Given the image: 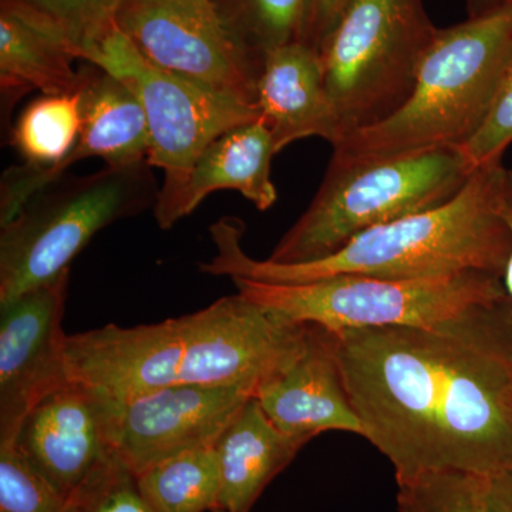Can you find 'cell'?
<instances>
[{
  "mask_svg": "<svg viewBox=\"0 0 512 512\" xmlns=\"http://www.w3.org/2000/svg\"><path fill=\"white\" fill-rule=\"evenodd\" d=\"M488 512H512V470L488 477Z\"/></svg>",
  "mask_w": 512,
  "mask_h": 512,
  "instance_id": "cell-28",
  "label": "cell"
},
{
  "mask_svg": "<svg viewBox=\"0 0 512 512\" xmlns=\"http://www.w3.org/2000/svg\"><path fill=\"white\" fill-rule=\"evenodd\" d=\"M114 403L67 379L32 407L9 444L67 501L113 451Z\"/></svg>",
  "mask_w": 512,
  "mask_h": 512,
  "instance_id": "cell-13",
  "label": "cell"
},
{
  "mask_svg": "<svg viewBox=\"0 0 512 512\" xmlns=\"http://www.w3.org/2000/svg\"><path fill=\"white\" fill-rule=\"evenodd\" d=\"M66 501L12 444L0 443V512H63Z\"/></svg>",
  "mask_w": 512,
  "mask_h": 512,
  "instance_id": "cell-25",
  "label": "cell"
},
{
  "mask_svg": "<svg viewBox=\"0 0 512 512\" xmlns=\"http://www.w3.org/2000/svg\"><path fill=\"white\" fill-rule=\"evenodd\" d=\"M66 37L15 0H0V101L3 121L23 97L73 93L82 84V69ZM10 128V126H9Z\"/></svg>",
  "mask_w": 512,
  "mask_h": 512,
  "instance_id": "cell-16",
  "label": "cell"
},
{
  "mask_svg": "<svg viewBox=\"0 0 512 512\" xmlns=\"http://www.w3.org/2000/svg\"><path fill=\"white\" fill-rule=\"evenodd\" d=\"M63 512H156L144 497L137 474L111 451L66 501Z\"/></svg>",
  "mask_w": 512,
  "mask_h": 512,
  "instance_id": "cell-24",
  "label": "cell"
},
{
  "mask_svg": "<svg viewBox=\"0 0 512 512\" xmlns=\"http://www.w3.org/2000/svg\"><path fill=\"white\" fill-rule=\"evenodd\" d=\"M248 301L299 323L343 329L436 328L508 298L503 278L484 272L423 279L336 275L306 284H266L232 278Z\"/></svg>",
  "mask_w": 512,
  "mask_h": 512,
  "instance_id": "cell-8",
  "label": "cell"
},
{
  "mask_svg": "<svg viewBox=\"0 0 512 512\" xmlns=\"http://www.w3.org/2000/svg\"><path fill=\"white\" fill-rule=\"evenodd\" d=\"M82 60L119 77L143 104L150 131L147 163L164 173L153 208L156 221L173 205L192 165L215 138L261 119L256 104L222 96L154 66L119 26L87 50Z\"/></svg>",
  "mask_w": 512,
  "mask_h": 512,
  "instance_id": "cell-9",
  "label": "cell"
},
{
  "mask_svg": "<svg viewBox=\"0 0 512 512\" xmlns=\"http://www.w3.org/2000/svg\"><path fill=\"white\" fill-rule=\"evenodd\" d=\"M224 10L239 36L259 57L275 47L301 42L311 0H229Z\"/></svg>",
  "mask_w": 512,
  "mask_h": 512,
  "instance_id": "cell-22",
  "label": "cell"
},
{
  "mask_svg": "<svg viewBox=\"0 0 512 512\" xmlns=\"http://www.w3.org/2000/svg\"><path fill=\"white\" fill-rule=\"evenodd\" d=\"M365 439L396 481L429 471L512 470V299L436 326L335 332Z\"/></svg>",
  "mask_w": 512,
  "mask_h": 512,
  "instance_id": "cell-1",
  "label": "cell"
},
{
  "mask_svg": "<svg viewBox=\"0 0 512 512\" xmlns=\"http://www.w3.org/2000/svg\"><path fill=\"white\" fill-rule=\"evenodd\" d=\"M117 26L154 66L205 89L256 104L262 59L217 0H126Z\"/></svg>",
  "mask_w": 512,
  "mask_h": 512,
  "instance_id": "cell-10",
  "label": "cell"
},
{
  "mask_svg": "<svg viewBox=\"0 0 512 512\" xmlns=\"http://www.w3.org/2000/svg\"><path fill=\"white\" fill-rule=\"evenodd\" d=\"M399 512H488V477L429 471L397 483Z\"/></svg>",
  "mask_w": 512,
  "mask_h": 512,
  "instance_id": "cell-21",
  "label": "cell"
},
{
  "mask_svg": "<svg viewBox=\"0 0 512 512\" xmlns=\"http://www.w3.org/2000/svg\"><path fill=\"white\" fill-rule=\"evenodd\" d=\"M308 329L309 323L237 293L154 325H107L67 336L64 357L69 379L114 400L173 384L244 386L256 393L301 355Z\"/></svg>",
  "mask_w": 512,
  "mask_h": 512,
  "instance_id": "cell-2",
  "label": "cell"
},
{
  "mask_svg": "<svg viewBox=\"0 0 512 512\" xmlns=\"http://www.w3.org/2000/svg\"><path fill=\"white\" fill-rule=\"evenodd\" d=\"M147 161L63 177L0 225V305L55 281L101 229L154 208L160 188Z\"/></svg>",
  "mask_w": 512,
  "mask_h": 512,
  "instance_id": "cell-6",
  "label": "cell"
},
{
  "mask_svg": "<svg viewBox=\"0 0 512 512\" xmlns=\"http://www.w3.org/2000/svg\"><path fill=\"white\" fill-rule=\"evenodd\" d=\"M512 143V56L495 93L493 104L476 134L460 148L471 170L501 163Z\"/></svg>",
  "mask_w": 512,
  "mask_h": 512,
  "instance_id": "cell-26",
  "label": "cell"
},
{
  "mask_svg": "<svg viewBox=\"0 0 512 512\" xmlns=\"http://www.w3.org/2000/svg\"><path fill=\"white\" fill-rule=\"evenodd\" d=\"M308 441L279 430L252 396L215 443L221 491L214 512H249Z\"/></svg>",
  "mask_w": 512,
  "mask_h": 512,
  "instance_id": "cell-19",
  "label": "cell"
},
{
  "mask_svg": "<svg viewBox=\"0 0 512 512\" xmlns=\"http://www.w3.org/2000/svg\"><path fill=\"white\" fill-rule=\"evenodd\" d=\"M89 64L82 69V130L72 153L52 174V183L72 165L101 158L106 165L147 161L150 151L146 111L123 80Z\"/></svg>",
  "mask_w": 512,
  "mask_h": 512,
  "instance_id": "cell-18",
  "label": "cell"
},
{
  "mask_svg": "<svg viewBox=\"0 0 512 512\" xmlns=\"http://www.w3.org/2000/svg\"><path fill=\"white\" fill-rule=\"evenodd\" d=\"M436 33L423 0L349 3L319 49L338 127L335 144L386 120L409 100Z\"/></svg>",
  "mask_w": 512,
  "mask_h": 512,
  "instance_id": "cell-7",
  "label": "cell"
},
{
  "mask_svg": "<svg viewBox=\"0 0 512 512\" xmlns=\"http://www.w3.org/2000/svg\"><path fill=\"white\" fill-rule=\"evenodd\" d=\"M512 56V2L437 29L409 100L375 126L333 146L340 160H372L458 148L484 123Z\"/></svg>",
  "mask_w": 512,
  "mask_h": 512,
  "instance_id": "cell-4",
  "label": "cell"
},
{
  "mask_svg": "<svg viewBox=\"0 0 512 512\" xmlns=\"http://www.w3.org/2000/svg\"><path fill=\"white\" fill-rule=\"evenodd\" d=\"M501 215L511 232L512 238V168H505L503 184H501ZM503 284L508 296L512 299V249L507 268L503 276Z\"/></svg>",
  "mask_w": 512,
  "mask_h": 512,
  "instance_id": "cell-29",
  "label": "cell"
},
{
  "mask_svg": "<svg viewBox=\"0 0 512 512\" xmlns=\"http://www.w3.org/2000/svg\"><path fill=\"white\" fill-rule=\"evenodd\" d=\"M350 2L352 0H311L301 42L319 52Z\"/></svg>",
  "mask_w": 512,
  "mask_h": 512,
  "instance_id": "cell-27",
  "label": "cell"
},
{
  "mask_svg": "<svg viewBox=\"0 0 512 512\" xmlns=\"http://www.w3.org/2000/svg\"><path fill=\"white\" fill-rule=\"evenodd\" d=\"M510 2H512V0H510Z\"/></svg>",
  "mask_w": 512,
  "mask_h": 512,
  "instance_id": "cell-31",
  "label": "cell"
},
{
  "mask_svg": "<svg viewBox=\"0 0 512 512\" xmlns=\"http://www.w3.org/2000/svg\"><path fill=\"white\" fill-rule=\"evenodd\" d=\"M255 392L244 386L173 384L114 403L111 446L134 473L215 446Z\"/></svg>",
  "mask_w": 512,
  "mask_h": 512,
  "instance_id": "cell-11",
  "label": "cell"
},
{
  "mask_svg": "<svg viewBox=\"0 0 512 512\" xmlns=\"http://www.w3.org/2000/svg\"><path fill=\"white\" fill-rule=\"evenodd\" d=\"M256 399L279 430L313 437L329 430L365 436L343 382L335 332L309 323L305 348L284 372L256 389Z\"/></svg>",
  "mask_w": 512,
  "mask_h": 512,
  "instance_id": "cell-14",
  "label": "cell"
},
{
  "mask_svg": "<svg viewBox=\"0 0 512 512\" xmlns=\"http://www.w3.org/2000/svg\"><path fill=\"white\" fill-rule=\"evenodd\" d=\"M144 497L156 512L217 510L221 468L217 448L185 451L138 474Z\"/></svg>",
  "mask_w": 512,
  "mask_h": 512,
  "instance_id": "cell-20",
  "label": "cell"
},
{
  "mask_svg": "<svg viewBox=\"0 0 512 512\" xmlns=\"http://www.w3.org/2000/svg\"><path fill=\"white\" fill-rule=\"evenodd\" d=\"M256 106L274 138L276 154L295 141L338 140L318 50L302 42L275 47L262 56Z\"/></svg>",
  "mask_w": 512,
  "mask_h": 512,
  "instance_id": "cell-15",
  "label": "cell"
},
{
  "mask_svg": "<svg viewBox=\"0 0 512 512\" xmlns=\"http://www.w3.org/2000/svg\"><path fill=\"white\" fill-rule=\"evenodd\" d=\"M275 154L274 138L262 119L215 138L192 165L183 190L157 221L158 227L170 229L221 190L238 191L258 210H269L278 198L271 177Z\"/></svg>",
  "mask_w": 512,
  "mask_h": 512,
  "instance_id": "cell-17",
  "label": "cell"
},
{
  "mask_svg": "<svg viewBox=\"0 0 512 512\" xmlns=\"http://www.w3.org/2000/svg\"><path fill=\"white\" fill-rule=\"evenodd\" d=\"M473 173L458 148L372 160L332 157L308 210L268 261L296 265L328 258L370 229L447 204Z\"/></svg>",
  "mask_w": 512,
  "mask_h": 512,
  "instance_id": "cell-5",
  "label": "cell"
},
{
  "mask_svg": "<svg viewBox=\"0 0 512 512\" xmlns=\"http://www.w3.org/2000/svg\"><path fill=\"white\" fill-rule=\"evenodd\" d=\"M55 26L73 47L77 59L117 26L126 0H15Z\"/></svg>",
  "mask_w": 512,
  "mask_h": 512,
  "instance_id": "cell-23",
  "label": "cell"
},
{
  "mask_svg": "<svg viewBox=\"0 0 512 512\" xmlns=\"http://www.w3.org/2000/svg\"><path fill=\"white\" fill-rule=\"evenodd\" d=\"M504 170L503 163L478 168L447 204L370 229L336 254L308 264L252 259L242 249V221L221 218L210 228L217 255L200 269L285 285L336 275L423 279L484 272L503 278L512 249L511 232L501 215Z\"/></svg>",
  "mask_w": 512,
  "mask_h": 512,
  "instance_id": "cell-3",
  "label": "cell"
},
{
  "mask_svg": "<svg viewBox=\"0 0 512 512\" xmlns=\"http://www.w3.org/2000/svg\"><path fill=\"white\" fill-rule=\"evenodd\" d=\"M510 0H468V15L470 18L487 15L507 5Z\"/></svg>",
  "mask_w": 512,
  "mask_h": 512,
  "instance_id": "cell-30",
  "label": "cell"
},
{
  "mask_svg": "<svg viewBox=\"0 0 512 512\" xmlns=\"http://www.w3.org/2000/svg\"><path fill=\"white\" fill-rule=\"evenodd\" d=\"M69 271L0 305V443H10L26 414L69 379L63 332Z\"/></svg>",
  "mask_w": 512,
  "mask_h": 512,
  "instance_id": "cell-12",
  "label": "cell"
},
{
  "mask_svg": "<svg viewBox=\"0 0 512 512\" xmlns=\"http://www.w3.org/2000/svg\"><path fill=\"white\" fill-rule=\"evenodd\" d=\"M228 2H229V0H228Z\"/></svg>",
  "mask_w": 512,
  "mask_h": 512,
  "instance_id": "cell-32",
  "label": "cell"
}]
</instances>
